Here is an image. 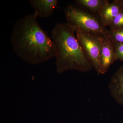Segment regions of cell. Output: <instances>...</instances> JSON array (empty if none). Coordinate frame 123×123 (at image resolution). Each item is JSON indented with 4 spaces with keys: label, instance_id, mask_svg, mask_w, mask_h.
Instances as JSON below:
<instances>
[{
    "label": "cell",
    "instance_id": "cell-6",
    "mask_svg": "<svg viewBox=\"0 0 123 123\" xmlns=\"http://www.w3.org/2000/svg\"><path fill=\"white\" fill-rule=\"evenodd\" d=\"M108 88L111 95L123 106V66L120 67L110 79Z\"/></svg>",
    "mask_w": 123,
    "mask_h": 123
},
{
    "label": "cell",
    "instance_id": "cell-11",
    "mask_svg": "<svg viewBox=\"0 0 123 123\" xmlns=\"http://www.w3.org/2000/svg\"><path fill=\"white\" fill-rule=\"evenodd\" d=\"M109 38L113 43H123V29L115 31L109 30Z\"/></svg>",
    "mask_w": 123,
    "mask_h": 123
},
{
    "label": "cell",
    "instance_id": "cell-12",
    "mask_svg": "<svg viewBox=\"0 0 123 123\" xmlns=\"http://www.w3.org/2000/svg\"><path fill=\"white\" fill-rule=\"evenodd\" d=\"M117 60L123 62V43H113Z\"/></svg>",
    "mask_w": 123,
    "mask_h": 123
},
{
    "label": "cell",
    "instance_id": "cell-4",
    "mask_svg": "<svg viewBox=\"0 0 123 123\" xmlns=\"http://www.w3.org/2000/svg\"><path fill=\"white\" fill-rule=\"evenodd\" d=\"M76 35L88 57L92 62L98 74H101L100 52L101 39L87 34L79 29L76 30Z\"/></svg>",
    "mask_w": 123,
    "mask_h": 123
},
{
    "label": "cell",
    "instance_id": "cell-7",
    "mask_svg": "<svg viewBox=\"0 0 123 123\" xmlns=\"http://www.w3.org/2000/svg\"><path fill=\"white\" fill-rule=\"evenodd\" d=\"M123 9V0H114L108 2L98 14L105 27L109 26L114 18Z\"/></svg>",
    "mask_w": 123,
    "mask_h": 123
},
{
    "label": "cell",
    "instance_id": "cell-5",
    "mask_svg": "<svg viewBox=\"0 0 123 123\" xmlns=\"http://www.w3.org/2000/svg\"><path fill=\"white\" fill-rule=\"evenodd\" d=\"M100 52L101 74L107 72L110 66L117 60L114 43L109 37L101 39Z\"/></svg>",
    "mask_w": 123,
    "mask_h": 123
},
{
    "label": "cell",
    "instance_id": "cell-2",
    "mask_svg": "<svg viewBox=\"0 0 123 123\" xmlns=\"http://www.w3.org/2000/svg\"><path fill=\"white\" fill-rule=\"evenodd\" d=\"M76 31L67 23H57L52 31L51 37L55 47L54 57L59 73L71 70L87 72L94 68L75 35Z\"/></svg>",
    "mask_w": 123,
    "mask_h": 123
},
{
    "label": "cell",
    "instance_id": "cell-3",
    "mask_svg": "<svg viewBox=\"0 0 123 123\" xmlns=\"http://www.w3.org/2000/svg\"><path fill=\"white\" fill-rule=\"evenodd\" d=\"M67 23L84 33L99 39L109 37V30L105 27L98 16L79 6L69 4L64 10Z\"/></svg>",
    "mask_w": 123,
    "mask_h": 123
},
{
    "label": "cell",
    "instance_id": "cell-8",
    "mask_svg": "<svg viewBox=\"0 0 123 123\" xmlns=\"http://www.w3.org/2000/svg\"><path fill=\"white\" fill-rule=\"evenodd\" d=\"M38 17L47 18L53 15L58 4L57 0H29Z\"/></svg>",
    "mask_w": 123,
    "mask_h": 123
},
{
    "label": "cell",
    "instance_id": "cell-10",
    "mask_svg": "<svg viewBox=\"0 0 123 123\" xmlns=\"http://www.w3.org/2000/svg\"><path fill=\"white\" fill-rule=\"evenodd\" d=\"M109 26L110 30L112 31L123 29V9L113 19Z\"/></svg>",
    "mask_w": 123,
    "mask_h": 123
},
{
    "label": "cell",
    "instance_id": "cell-9",
    "mask_svg": "<svg viewBox=\"0 0 123 123\" xmlns=\"http://www.w3.org/2000/svg\"><path fill=\"white\" fill-rule=\"evenodd\" d=\"M76 5L84 7L92 13H98L109 1L107 0H75Z\"/></svg>",
    "mask_w": 123,
    "mask_h": 123
},
{
    "label": "cell",
    "instance_id": "cell-1",
    "mask_svg": "<svg viewBox=\"0 0 123 123\" xmlns=\"http://www.w3.org/2000/svg\"><path fill=\"white\" fill-rule=\"evenodd\" d=\"M37 18L34 13L20 18L14 24L10 36L15 54L33 64L45 62L55 55L52 39L39 24Z\"/></svg>",
    "mask_w": 123,
    "mask_h": 123
}]
</instances>
